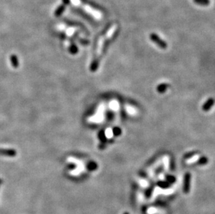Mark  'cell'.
Listing matches in <instances>:
<instances>
[{
	"mask_svg": "<svg viewBox=\"0 0 215 214\" xmlns=\"http://www.w3.org/2000/svg\"><path fill=\"white\" fill-rule=\"evenodd\" d=\"M197 4L202 5V6H207L209 4V0H193Z\"/></svg>",
	"mask_w": 215,
	"mask_h": 214,
	"instance_id": "obj_7",
	"label": "cell"
},
{
	"mask_svg": "<svg viewBox=\"0 0 215 214\" xmlns=\"http://www.w3.org/2000/svg\"><path fill=\"white\" fill-rule=\"evenodd\" d=\"M121 133H122L121 129H120L119 127H114L113 129V135H116V136H118V135H120V134H121Z\"/></svg>",
	"mask_w": 215,
	"mask_h": 214,
	"instance_id": "obj_8",
	"label": "cell"
},
{
	"mask_svg": "<svg viewBox=\"0 0 215 214\" xmlns=\"http://www.w3.org/2000/svg\"><path fill=\"white\" fill-rule=\"evenodd\" d=\"M214 104V100L213 98H209L207 101L204 103L203 105H202V110L204 111H208L209 109H211L213 105Z\"/></svg>",
	"mask_w": 215,
	"mask_h": 214,
	"instance_id": "obj_3",
	"label": "cell"
},
{
	"mask_svg": "<svg viewBox=\"0 0 215 214\" xmlns=\"http://www.w3.org/2000/svg\"><path fill=\"white\" fill-rule=\"evenodd\" d=\"M150 40L152 42H154L161 49H166L167 48V43L165 41H164L161 38H159L156 33H151L150 35Z\"/></svg>",
	"mask_w": 215,
	"mask_h": 214,
	"instance_id": "obj_2",
	"label": "cell"
},
{
	"mask_svg": "<svg viewBox=\"0 0 215 214\" xmlns=\"http://www.w3.org/2000/svg\"><path fill=\"white\" fill-rule=\"evenodd\" d=\"M207 163V158L205 157V156H202L199 158L198 160V163L200 164V165H205Z\"/></svg>",
	"mask_w": 215,
	"mask_h": 214,
	"instance_id": "obj_9",
	"label": "cell"
},
{
	"mask_svg": "<svg viewBox=\"0 0 215 214\" xmlns=\"http://www.w3.org/2000/svg\"><path fill=\"white\" fill-rule=\"evenodd\" d=\"M197 154H198V152H196V151H192V152L187 153V154L184 155V158H192L193 156H194L195 155H196Z\"/></svg>",
	"mask_w": 215,
	"mask_h": 214,
	"instance_id": "obj_10",
	"label": "cell"
},
{
	"mask_svg": "<svg viewBox=\"0 0 215 214\" xmlns=\"http://www.w3.org/2000/svg\"><path fill=\"white\" fill-rule=\"evenodd\" d=\"M10 62H11V65L14 67H17L19 65L18 60H17V56L15 55H13L10 56Z\"/></svg>",
	"mask_w": 215,
	"mask_h": 214,
	"instance_id": "obj_6",
	"label": "cell"
},
{
	"mask_svg": "<svg viewBox=\"0 0 215 214\" xmlns=\"http://www.w3.org/2000/svg\"><path fill=\"white\" fill-rule=\"evenodd\" d=\"M168 87V84H167V83H161L157 87V90L159 93H164L166 91Z\"/></svg>",
	"mask_w": 215,
	"mask_h": 214,
	"instance_id": "obj_4",
	"label": "cell"
},
{
	"mask_svg": "<svg viewBox=\"0 0 215 214\" xmlns=\"http://www.w3.org/2000/svg\"><path fill=\"white\" fill-rule=\"evenodd\" d=\"M70 1L74 6H81V8H82L85 11L89 13L92 16H93V17H95L96 19H100L102 17V14L100 13V12L95 9V8H93L87 3H83L81 0H70Z\"/></svg>",
	"mask_w": 215,
	"mask_h": 214,
	"instance_id": "obj_1",
	"label": "cell"
},
{
	"mask_svg": "<svg viewBox=\"0 0 215 214\" xmlns=\"http://www.w3.org/2000/svg\"><path fill=\"white\" fill-rule=\"evenodd\" d=\"M189 182H190V173L188 172V173H186L185 176H184V189H185V190L189 189Z\"/></svg>",
	"mask_w": 215,
	"mask_h": 214,
	"instance_id": "obj_5",
	"label": "cell"
}]
</instances>
